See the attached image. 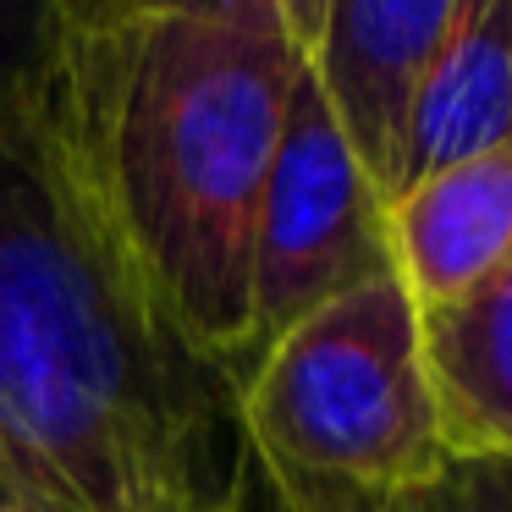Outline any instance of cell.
Segmentation results:
<instances>
[{"label":"cell","instance_id":"6da1fadb","mask_svg":"<svg viewBox=\"0 0 512 512\" xmlns=\"http://www.w3.org/2000/svg\"><path fill=\"white\" fill-rule=\"evenodd\" d=\"M28 83L166 325L254 369V221L303 39L292 0H50Z\"/></svg>","mask_w":512,"mask_h":512},{"label":"cell","instance_id":"7a4b0ae2","mask_svg":"<svg viewBox=\"0 0 512 512\" xmlns=\"http://www.w3.org/2000/svg\"><path fill=\"white\" fill-rule=\"evenodd\" d=\"M226 397L17 67L0 83V485L23 512H226Z\"/></svg>","mask_w":512,"mask_h":512},{"label":"cell","instance_id":"3957f363","mask_svg":"<svg viewBox=\"0 0 512 512\" xmlns=\"http://www.w3.org/2000/svg\"><path fill=\"white\" fill-rule=\"evenodd\" d=\"M243 441L270 474L303 485H441L446 446L424 375L419 309L375 276L314 309L254 358L237 386Z\"/></svg>","mask_w":512,"mask_h":512},{"label":"cell","instance_id":"277c9868","mask_svg":"<svg viewBox=\"0 0 512 512\" xmlns=\"http://www.w3.org/2000/svg\"><path fill=\"white\" fill-rule=\"evenodd\" d=\"M375 276H391L386 204L347 155L303 56L254 221V265H248L254 358L314 309Z\"/></svg>","mask_w":512,"mask_h":512},{"label":"cell","instance_id":"5b68a950","mask_svg":"<svg viewBox=\"0 0 512 512\" xmlns=\"http://www.w3.org/2000/svg\"><path fill=\"white\" fill-rule=\"evenodd\" d=\"M463 0H292L309 72L380 204L402 193L408 127Z\"/></svg>","mask_w":512,"mask_h":512},{"label":"cell","instance_id":"8992f818","mask_svg":"<svg viewBox=\"0 0 512 512\" xmlns=\"http://www.w3.org/2000/svg\"><path fill=\"white\" fill-rule=\"evenodd\" d=\"M386 254L419 314L496 276L512 259V149L402 188L386 204Z\"/></svg>","mask_w":512,"mask_h":512},{"label":"cell","instance_id":"52a82bcc","mask_svg":"<svg viewBox=\"0 0 512 512\" xmlns=\"http://www.w3.org/2000/svg\"><path fill=\"white\" fill-rule=\"evenodd\" d=\"M424 375L452 463H512V259L419 314Z\"/></svg>","mask_w":512,"mask_h":512},{"label":"cell","instance_id":"ba28073f","mask_svg":"<svg viewBox=\"0 0 512 512\" xmlns=\"http://www.w3.org/2000/svg\"><path fill=\"white\" fill-rule=\"evenodd\" d=\"M512 149V0H463L413 105L402 188Z\"/></svg>","mask_w":512,"mask_h":512},{"label":"cell","instance_id":"9c48e42d","mask_svg":"<svg viewBox=\"0 0 512 512\" xmlns=\"http://www.w3.org/2000/svg\"><path fill=\"white\" fill-rule=\"evenodd\" d=\"M270 474V468H265ZM276 479L292 512H441V485L419 490H353V485H303V479Z\"/></svg>","mask_w":512,"mask_h":512},{"label":"cell","instance_id":"30bf717a","mask_svg":"<svg viewBox=\"0 0 512 512\" xmlns=\"http://www.w3.org/2000/svg\"><path fill=\"white\" fill-rule=\"evenodd\" d=\"M441 512H512V463H446Z\"/></svg>","mask_w":512,"mask_h":512},{"label":"cell","instance_id":"8fae6325","mask_svg":"<svg viewBox=\"0 0 512 512\" xmlns=\"http://www.w3.org/2000/svg\"><path fill=\"white\" fill-rule=\"evenodd\" d=\"M226 512H287L276 479H270L265 463L248 452V441H243V452H237V474H232V501H226Z\"/></svg>","mask_w":512,"mask_h":512},{"label":"cell","instance_id":"7c38bea8","mask_svg":"<svg viewBox=\"0 0 512 512\" xmlns=\"http://www.w3.org/2000/svg\"><path fill=\"white\" fill-rule=\"evenodd\" d=\"M0 512H23V507L12 501V490H6V485H0Z\"/></svg>","mask_w":512,"mask_h":512},{"label":"cell","instance_id":"4fadbf2b","mask_svg":"<svg viewBox=\"0 0 512 512\" xmlns=\"http://www.w3.org/2000/svg\"><path fill=\"white\" fill-rule=\"evenodd\" d=\"M281 501H287V496H281ZM287 512H292V507H287Z\"/></svg>","mask_w":512,"mask_h":512}]
</instances>
